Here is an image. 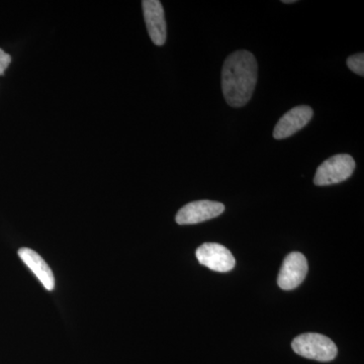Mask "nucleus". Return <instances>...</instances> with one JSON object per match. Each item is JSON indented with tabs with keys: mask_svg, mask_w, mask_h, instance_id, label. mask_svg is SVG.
I'll use <instances>...</instances> for the list:
<instances>
[{
	"mask_svg": "<svg viewBox=\"0 0 364 364\" xmlns=\"http://www.w3.org/2000/svg\"><path fill=\"white\" fill-rule=\"evenodd\" d=\"M257 61L252 53H232L222 69V90L227 104L233 107L247 105L257 83Z\"/></svg>",
	"mask_w": 364,
	"mask_h": 364,
	"instance_id": "f257e3e1",
	"label": "nucleus"
},
{
	"mask_svg": "<svg viewBox=\"0 0 364 364\" xmlns=\"http://www.w3.org/2000/svg\"><path fill=\"white\" fill-rule=\"evenodd\" d=\"M291 347L298 355L321 363L332 361L338 353V349L331 339L317 333L299 335L294 339Z\"/></svg>",
	"mask_w": 364,
	"mask_h": 364,
	"instance_id": "f03ea898",
	"label": "nucleus"
},
{
	"mask_svg": "<svg viewBox=\"0 0 364 364\" xmlns=\"http://www.w3.org/2000/svg\"><path fill=\"white\" fill-rule=\"evenodd\" d=\"M355 166V161L350 155H334L318 167L314 183L318 186H326L347 181L353 174Z\"/></svg>",
	"mask_w": 364,
	"mask_h": 364,
	"instance_id": "7ed1b4c3",
	"label": "nucleus"
},
{
	"mask_svg": "<svg viewBox=\"0 0 364 364\" xmlns=\"http://www.w3.org/2000/svg\"><path fill=\"white\" fill-rule=\"evenodd\" d=\"M225 210V205L213 200H196L182 207L176 214L178 225H195L219 217Z\"/></svg>",
	"mask_w": 364,
	"mask_h": 364,
	"instance_id": "20e7f679",
	"label": "nucleus"
},
{
	"mask_svg": "<svg viewBox=\"0 0 364 364\" xmlns=\"http://www.w3.org/2000/svg\"><path fill=\"white\" fill-rule=\"evenodd\" d=\"M196 255L200 264L214 272H228L236 264L233 254L221 244H203L196 249Z\"/></svg>",
	"mask_w": 364,
	"mask_h": 364,
	"instance_id": "39448f33",
	"label": "nucleus"
},
{
	"mask_svg": "<svg viewBox=\"0 0 364 364\" xmlns=\"http://www.w3.org/2000/svg\"><path fill=\"white\" fill-rule=\"evenodd\" d=\"M308 273V261L305 256L299 252L289 254L284 258L280 268L277 284L284 291L296 289L306 279Z\"/></svg>",
	"mask_w": 364,
	"mask_h": 364,
	"instance_id": "423d86ee",
	"label": "nucleus"
},
{
	"mask_svg": "<svg viewBox=\"0 0 364 364\" xmlns=\"http://www.w3.org/2000/svg\"><path fill=\"white\" fill-rule=\"evenodd\" d=\"M314 112L309 105H299L284 114L277 122L273 136L277 140H284L298 133L312 119Z\"/></svg>",
	"mask_w": 364,
	"mask_h": 364,
	"instance_id": "0eeeda50",
	"label": "nucleus"
},
{
	"mask_svg": "<svg viewBox=\"0 0 364 364\" xmlns=\"http://www.w3.org/2000/svg\"><path fill=\"white\" fill-rule=\"evenodd\" d=\"M142 6L144 18L151 40L156 46L164 45L166 42L167 28L161 2L159 0H144Z\"/></svg>",
	"mask_w": 364,
	"mask_h": 364,
	"instance_id": "6e6552de",
	"label": "nucleus"
},
{
	"mask_svg": "<svg viewBox=\"0 0 364 364\" xmlns=\"http://www.w3.org/2000/svg\"><path fill=\"white\" fill-rule=\"evenodd\" d=\"M18 256L25 262L26 267L32 270L33 274L38 277L41 284L45 287L47 291H53L55 287V277L51 268L47 262L43 259L42 256L30 248H21L18 250Z\"/></svg>",
	"mask_w": 364,
	"mask_h": 364,
	"instance_id": "1a4fd4ad",
	"label": "nucleus"
},
{
	"mask_svg": "<svg viewBox=\"0 0 364 364\" xmlns=\"http://www.w3.org/2000/svg\"><path fill=\"white\" fill-rule=\"evenodd\" d=\"M347 66L358 75H364V54L358 53L347 59Z\"/></svg>",
	"mask_w": 364,
	"mask_h": 364,
	"instance_id": "9d476101",
	"label": "nucleus"
},
{
	"mask_svg": "<svg viewBox=\"0 0 364 364\" xmlns=\"http://www.w3.org/2000/svg\"><path fill=\"white\" fill-rule=\"evenodd\" d=\"M11 62V57L4 50L0 49V76L4 75Z\"/></svg>",
	"mask_w": 364,
	"mask_h": 364,
	"instance_id": "9b49d317",
	"label": "nucleus"
},
{
	"mask_svg": "<svg viewBox=\"0 0 364 364\" xmlns=\"http://www.w3.org/2000/svg\"><path fill=\"white\" fill-rule=\"evenodd\" d=\"M284 4H294V2H296V0H284Z\"/></svg>",
	"mask_w": 364,
	"mask_h": 364,
	"instance_id": "f8f14e48",
	"label": "nucleus"
}]
</instances>
